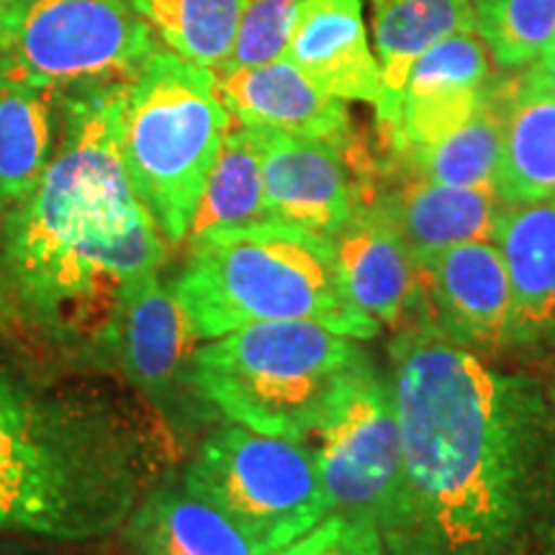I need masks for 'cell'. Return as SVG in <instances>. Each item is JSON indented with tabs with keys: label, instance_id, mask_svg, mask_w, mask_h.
<instances>
[{
	"label": "cell",
	"instance_id": "1",
	"mask_svg": "<svg viewBox=\"0 0 555 555\" xmlns=\"http://www.w3.org/2000/svg\"><path fill=\"white\" fill-rule=\"evenodd\" d=\"M401 429L386 555H535L555 509V404L425 319L391 343Z\"/></svg>",
	"mask_w": 555,
	"mask_h": 555
},
{
	"label": "cell",
	"instance_id": "2",
	"mask_svg": "<svg viewBox=\"0 0 555 555\" xmlns=\"http://www.w3.org/2000/svg\"><path fill=\"white\" fill-rule=\"evenodd\" d=\"M127 82L62 95L57 150L31 196L3 217L0 240V281L18 314L101 358L127 288L163 268L170 247L121 163Z\"/></svg>",
	"mask_w": 555,
	"mask_h": 555
},
{
	"label": "cell",
	"instance_id": "3",
	"mask_svg": "<svg viewBox=\"0 0 555 555\" xmlns=\"http://www.w3.org/2000/svg\"><path fill=\"white\" fill-rule=\"evenodd\" d=\"M170 288L201 339L258 322H314L352 339L380 332L347 296L332 237L278 219L191 237Z\"/></svg>",
	"mask_w": 555,
	"mask_h": 555
},
{
	"label": "cell",
	"instance_id": "4",
	"mask_svg": "<svg viewBox=\"0 0 555 555\" xmlns=\"http://www.w3.org/2000/svg\"><path fill=\"white\" fill-rule=\"evenodd\" d=\"M229 131L232 114L219 95L217 75L168 47L152 54L124 88V170L170 247L189 240Z\"/></svg>",
	"mask_w": 555,
	"mask_h": 555
},
{
	"label": "cell",
	"instance_id": "5",
	"mask_svg": "<svg viewBox=\"0 0 555 555\" xmlns=\"http://www.w3.org/2000/svg\"><path fill=\"white\" fill-rule=\"evenodd\" d=\"M363 360L358 339L322 324L258 322L204 339L185 367V386L229 422L304 442Z\"/></svg>",
	"mask_w": 555,
	"mask_h": 555
},
{
	"label": "cell",
	"instance_id": "6",
	"mask_svg": "<svg viewBox=\"0 0 555 555\" xmlns=\"http://www.w3.org/2000/svg\"><path fill=\"white\" fill-rule=\"evenodd\" d=\"M183 489L217 506L260 555H273L330 515L311 450L237 422L204 437L183 470Z\"/></svg>",
	"mask_w": 555,
	"mask_h": 555
},
{
	"label": "cell",
	"instance_id": "7",
	"mask_svg": "<svg viewBox=\"0 0 555 555\" xmlns=\"http://www.w3.org/2000/svg\"><path fill=\"white\" fill-rule=\"evenodd\" d=\"M134 0H26L0 31V78L62 95L134 78L159 47Z\"/></svg>",
	"mask_w": 555,
	"mask_h": 555
},
{
	"label": "cell",
	"instance_id": "8",
	"mask_svg": "<svg viewBox=\"0 0 555 555\" xmlns=\"http://www.w3.org/2000/svg\"><path fill=\"white\" fill-rule=\"evenodd\" d=\"M157 440L93 388H39L0 367V468L155 470Z\"/></svg>",
	"mask_w": 555,
	"mask_h": 555
},
{
	"label": "cell",
	"instance_id": "9",
	"mask_svg": "<svg viewBox=\"0 0 555 555\" xmlns=\"http://www.w3.org/2000/svg\"><path fill=\"white\" fill-rule=\"evenodd\" d=\"M330 512L384 525L401 474V429L391 380L371 360L347 376L304 437Z\"/></svg>",
	"mask_w": 555,
	"mask_h": 555
},
{
	"label": "cell",
	"instance_id": "10",
	"mask_svg": "<svg viewBox=\"0 0 555 555\" xmlns=\"http://www.w3.org/2000/svg\"><path fill=\"white\" fill-rule=\"evenodd\" d=\"M152 470L127 466L0 468V532L88 543L127 525Z\"/></svg>",
	"mask_w": 555,
	"mask_h": 555
},
{
	"label": "cell",
	"instance_id": "11",
	"mask_svg": "<svg viewBox=\"0 0 555 555\" xmlns=\"http://www.w3.org/2000/svg\"><path fill=\"white\" fill-rule=\"evenodd\" d=\"M262 165L268 214L332 237L371 201V170L347 142L249 129Z\"/></svg>",
	"mask_w": 555,
	"mask_h": 555
},
{
	"label": "cell",
	"instance_id": "12",
	"mask_svg": "<svg viewBox=\"0 0 555 555\" xmlns=\"http://www.w3.org/2000/svg\"><path fill=\"white\" fill-rule=\"evenodd\" d=\"M416 266L429 327L481 358L509 350L512 288L494 240L448 247Z\"/></svg>",
	"mask_w": 555,
	"mask_h": 555
},
{
	"label": "cell",
	"instance_id": "13",
	"mask_svg": "<svg viewBox=\"0 0 555 555\" xmlns=\"http://www.w3.org/2000/svg\"><path fill=\"white\" fill-rule=\"evenodd\" d=\"M494 90L491 52L476 29L453 34L422 54L401 93L397 127L386 144L397 155L425 147L463 127Z\"/></svg>",
	"mask_w": 555,
	"mask_h": 555
},
{
	"label": "cell",
	"instance_id": "14",
	"mask_svg": "<svg viewBox=\"0 0 555 555\" xmlns=\"http://www.w3.org/2000/svg\"><path fill=\"white\" fill-rule=\"evenodd\" d=\"M201 343L159 270L137 278L111 330L106 358H114L127 384L147 399H168L185 384V367Z\"/></svg>",
	"mask_w": 555,
	"mask_h": 555
},
{
	"label": "cell",
	"instance_id": "15",
	"mask_svg": "<svg viewBox=\"0 0 555 555\" xmlns=\"http://www.w3.org/2000/svg\"><path fill=\"white\" fill-rule=\"evenodd\" d=\"M332 245L347 296L363 314L397 332L425 317L420 266L376 201L360 206Z\"/></svg>",
	"mask_w": 555,
	"mask_h": 555
},
{
	"label": "cell",
	"instance_id": "16",
	"mask_svg": "<svg viewBox=\"0 0 555 555\" xmlns=\"http://www.w3.org/2000/svg\"><path fill=\"white\" fill-rule=\"evenodd\" d=\"M494 242L512 288L509 350L525 358L555 356V196L506 204Z\"/></svg>",
	"mask_w": 555,
	"mask_h": 555
},
{
	"label": "cell",
	"instance_id": "17",
	"mask_svg": "<svg viewBox=\"0 0 555 555\" xmlns=\"http://www.w3.org/2000/svg\"><path fill=\"white\" fill-rule=\"evenodd\" d=\"M283 60L339 101L376 106L380 99V67L360 0H304Z\"/></svg>",
	"mask_w": 555,
	"mask_h": 555
},
{
	"label": "cell",
	"instance_id": "18",
	"mask_svg": "<svg viewBox=\"0 0 555 555\" xmlns=\"http://www.w3.org/2000/svg\"><path fill=\"white\" fill-rule=\"evenodd\" d=\"M217 82L221 101L240 127L330 142H347L356 137L345 101L324 93L283 57L217 75Z\"/></svg>",
	"mask_w": 555,
	"mask_h": 555
},
{
	"label": "cell",
	"instance_id": "19",
	"mask_svg": "<svg viewBox=\"0 0 555 555\" xmlns=\"http://www.w3.org/2000/svg\"><path fill=\"white\" fill-rule=\"evenodd\" d=\"M373 201L399 229L416 262L466 242L494 240L506 208L491 189H457L420 178Z\"/></svg>",
	"mask_w": 555,
	"mask_h": 555
},
{
	"label": "cell",
	"instance_id": "20",
	"mask_svg": "<svg viewBox=\"0 0 555 555\" xmlns=\"http://www.w3.org/2000/svg\"><path fill=\"white\" fill-rule=\"evenodd\" d=\"M476 29L470 0H373V44L380 67L378 127L388 137L397 127L401 93L422 54L453 34Z\"/></svg>",
	"mask_w": 555,
	"mask_h": 555
},
{
	"label": "cell",
	"instance_id": "21",
	"mask_svg": "<svg viewBox=\"0 0 555 555\" xmlns=\"http://www.w3.org/2000/svg\"><path fill=\"white\" fill-rule=\"evenodd\" d=\"M124 538L134 555H260L232 519L185 489L144 494Z\"/></svg>",
	"mask_w": 555,
	"mask_h": 555
},
{
	"label": "cell",
	"instance_id": "22",
	"mask_svg": "<svg viewBox=\"0 0 555 555\" xmlns=\"http://www.w3.org/2000/svg\"><path fill=\"white\" fill-rule=\"evenodd\" d=\"M496 193L509 206L555 196V95L527 73L504 86Z\"/></svg>",
	"mask_w": 555,
	"mask_h": 555
},
{
	"label": "cell",
	"instance_id": "23",
	"mask_svg": "<svg viewBox=\"0 0 555 555\" xmlns=\"http://www.w3.org/2000/svg\"><path fill=\"white\" fill-rule=\"evenodd\" d=\"M62 99L50 90L0 78V214L24 204L57 150L54 111Z\"/></svg>",
	"mask_w": 555,
	"mask_h": 555
},
{
	"label": "cell",
	"instance_id": "24",
	"mask_svg": "<svg viewBox=\"0 0 555 555\" xmlns=\"http://www.w3.org/2000/svg\"><path fill=\"white\" fill-rule=\"evenodd\" d=\"M504 147V86L491 90L470 119L425 147L401 152V163L412 178L457 189L496 191Z\"/></svg>",
	"mask_w": 555,
	"mask_h": 555
},
{
	"label": "cell",
	"instance_id": "25",
	"mask_svg": "<svg viewBox=\"0 0 555 555\" xmlns=\"http://www.w3.org/2000/svg\"><path fill=\"white\" fill-rule=\"evenodd\" d=\"M266 219L273 217L268 214L266 204L260 152L253 131L240 127L229 131L221 144L217 165L208 176L196 217L191 221L189 240L219 232V229L258 224Z\"/></svg>",
	"mask_w": 555,
	"mask_h": 555
},
{
	"label": "cell",
	"instance_id": "26",
	"mask_svg": "<svg viewBox=\"0 0 555 555\" xmlns=\"http://www.w3.org/2000/svg\"><path fill=\"white\" fill-rule=\"evenodd\" d=\"M134 5L168 50L219 73L232 52L245 0H134Z\"/></svg>",
	"mask_w": 555,
	"mask_h": 555
},
{
	"label": "cell",
	"instance_id": "27",
	"mask_svg": "<svg viewBox=\"0 0 555 555\" xmlns=\"http://www.w3.org/2000/svg\"><path fill=\"white\" fill-rule=\"evenodd\" d=\"M476 31L502 67H530L555 41V0H483Z\"/></svg>",
	"mask_w": 555,
	"mask_h": 555
},
{
	"label": "cell",
	"instance_id": "28",
	"mask_svg": "<svg viewBox=\"0 0 555 555\" xmlns=\"http://www.w3.org/2000/svg\"><path fill=\"white\" fill-rule=\"evenodd\" d=\"M301 3L304 0H245L232 52L214 75L266 65L283 57Z\"/></svg>",
	"mask_w": 555,
	"mask_h": 555
},
{
	"label": "cell",
	"instance_id": "29",
	"mask_svg": "<svg viewBox=\"0 0 555 555\" xmlns=\"http://www.w3.org/2000/svg\"><path fill=\"white\" fill-rule=\"evenodd\" d=\"M273 555H386L380 527L371 519L330 512L307 535Z\"/></svg>",
	"mask_w": 555,
	"mask_h": 555
},
{
	"label": "cell",
	"instance_id": "30",
	"mask_svg": "<svg viewBox=\"0 0 555 555\" xmlns=\"http://www.w3.org/2000/svg\"><path fill=\"white\" fill-rule=\"evenodd\" d=\"M525 73L530 75L538 86H543L545 90H551V93L555 95V41L547 47L543 54H540L535 62H532L530 67L525 69Z\"/></svg>",
	"mask_w": 555,
	"mask_h": 555
},
{
	"label": "cell",
	"instance_id": "31",
	"mask_svg": "<svg viewBox=\"0 0 555 555\" xmlns=\"http://www.w3.org/2000/svg\"><path fill=\"white\" fill-rule=\"evenodd\" d=\"M543 553L545 555H555V509H553V515H551V519H547V527H545Z\"/></svg>",
	"mask_w": 555,
	"mask_h": 555
},
{
	"label": "cell",
	"instance_id": "32",
	"mask_svg": "<svg viewBox=\"0 0 555 555\" xmlns=\"http://www.w3.org/2000/svg\"><path fill=\"white\" fill-rule=\"evenodd\" d=\"M24 3L26 0H0V21L5 24V21H9Z\"/></svg>",
	"mask_w": 555,
	"mask_h": 555
},
{
	"label": "cell",
	"instance_id": "33",
	"mask_svg": "<svg viewBox=\"0 0 555 555\" xmlns=\"http://www.w3.org/2000/svg\"><path fill=\"white\" fill-rule=\"evenodd\" d=\"M547 397H551V401L555 404V371H553V376H551V380H547Z\"/></svg>",
	"mask_w": 555,
	"mask_h": 555
},
{
	"label": "cell",
	"instance_id": "34",
	"mask_svg": "<svg viewBox=\"0 0 555 555\" xmlns=\"http://www.w3.org/2000/svg\"><path fill=\"white\" fill-rule=\"evenodd\" d=\"M0 555H26V553H18V551H9V547H0Z\"/></svg>",
	"mask_w": 555,
	"mask_h": 555
},
{
	"label": "cell",
	"instance_id": "35",
	"mask_svg": "<svg viewBox=\"0 0 555 555\" xmlns=\"http://www.w3.org/2000/svg\"><path fill=\"white\" fill-rule=\"evenodd\" d=\"M470 3H474V5H478V3H483V0H470Z\"/></svg>",
	"mask_w": 555,
	"mask_h": 555
},
{
	"label": "cell",
	"instance_id": "36",
	"mask_svg": "<svg viewBox=\"0 0 555 555\" xmlns=\"http://www.w3.org/2000/svg\"><path fill=\"white\" fill-rule=\"evenodd\" d=\"M0 31H3V21H0Z\"/></svg>",
	"mask_w": 555,
	"mask_h": 555
}]
</instances>
